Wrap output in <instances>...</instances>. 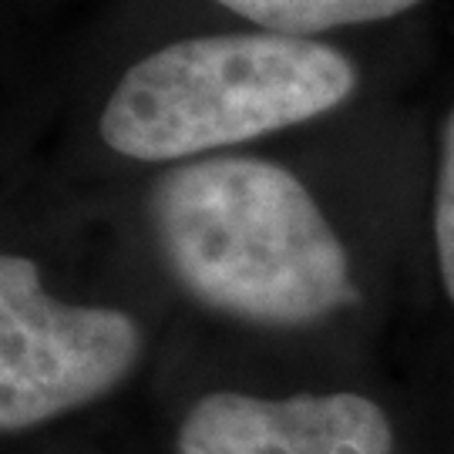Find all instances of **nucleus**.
<instances>
[{
    "mask_svg": "<svg viewBox=\"0 0 454 454\" xmlns=\"http://www.w3.org/2000/svg\"><path fill=\"white\" fill-rule=\"evenodd\" d=\"M215 4L253 20L260 31L317 37L337 27L390 20L424 0H215Z\"/></svg>",
    "mask_w": 454,
    "mask_h": 454,
    "instance_id": "39448f33",
    "label": "nucleus"
},
{
    "mask_svg": "<svg viewBox=\"0 0 454 454\" xmlns=\"http://www.w3.org/2000/svg\"><path fill=\"white\" fill-rule=\"evenodd\" d=\"M145 215L195 303L256 326H309L357 300L337 229L290 168L212 155L165 168Z\"/></svg>",
    "mask_w": 454,
    "mask_h": 454,
    "instance_id": "f257e3e1",
    "label": "nucleus"
},
{
    "mask_svg": "<svg viewBox=\"0 0 454 454\" xmlns=\"http://www.w3.org/2000/svg\"><path fill=\"white\" fill-rule=\"evenodd\" d=\"M357 67L313 37L202 34L145 54L118 78L98 135L131 162H192L340 108Z\"/></svg>",
    "mask_w": 454,
    "mask_h": 454,
    "instance_id": "f03ea898",
    "label": "nucleus"
},
{
    "mask_svg": "<svg viewBox=\"0 0 454 454\" xmlns=\"http://www.w3.org/2000/svg\"><path fill=\"white\" fill-rule=\"evenodd\" d=\"M434 253L441 286L454 303V105L441 129L438 182H434Z\"/></svg>",
    "mask_w": 454,
    "mask_h": 454,
    "instance_id": "423d86ee",
    "label": "nucleus"
},
{
    "mask_svg": "<svg viewBox=\"0 0 454 454\" xmlns=\"http://www.w3.org/2000/svg\"><path fill=\"white\" fill-rule=\"evenodd\" d=\"M176 454H394L384 407L364 394L256 397L212 390L182 418Z\"/></svg>",
    "mask_w": 454,
    "mask_h": 454,
    "instance_id": "20e7f679",
    "label": "nucleus"
},
{
    "mask_svg": "<svg viewBox=\"0 0 454 454\" xmlns=\"http://www.w3.org/2000/svg\"><path fill=\"white\" fill-rule=\"evenodd\" d=\"M145 333L125 309L61 303L44 290L37 262L0 260V431L20 434L129 380Z\"/></svg>",
    "mask_w": 454,
    "mask_h": 454,
    "instance_id": "7ed1b4c3",
    "label": "nucleus"
}]
</instances>
